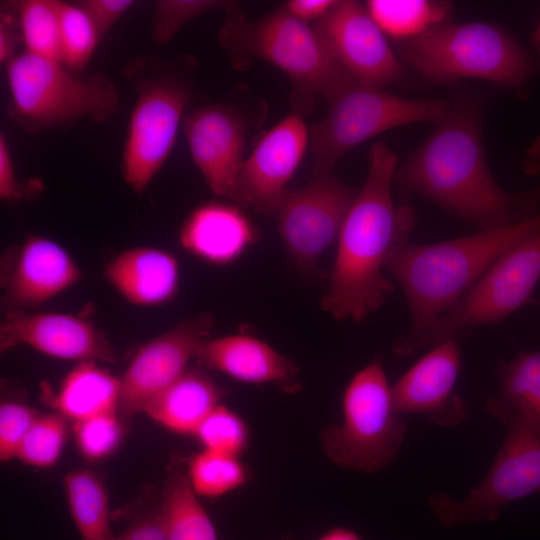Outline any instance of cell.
Masks as SVG:
<instances>
[{
	"label": "cell",
	"mask_w": 540,
	"mask_h": 540,
	"mask_svg": "<svg viewBox=\"0 0 540 540\" xmlns=\"http://www.w3.org/2000/svg\"><path fill=\"white\" fill-rule=\"evenodd\" d=\"M394 185L477 231L525 220L540 200V190L511 194L498 184L485 153L480 109L470 101L452 102L446 117L397 166Z\"/></svg>",
	"instance_id": "cell-1"
},
{
	"label": "cell",
	"mask_w": 540,
	"mask_h": 540,
	"mask_svg": "<svg viewBox=\"0 0 540 540\" xmlns=\"http://www.w3.org/2000/svg\"><path fill=\"white\" fill-rule=\"evenodd\" d=\"M397 166V156L387 145L371 147L366 179L343 223L321 300L322 309L335 319L360 322L393 291L383 269L392 252L409 242L415 225L414 211L393 198Z\"/></svg>",
	"instance_id": "cell-2"
},
{
	"label": "cell",
	"mask_w": 540,
	"mask_h": 540,
	"mask_svg": "<svg viewBox=\"0 0 540 540\" xmlns=\"http://www.w3.org/2000/svg\"><path fill=\"white\" fill-rule=\"evenodd\" d=\"M540 231V212L506 226L431 244L396 248L385 269L402 288L410 327L392 345L393 354L408 358L435 322L446 313L507 250Z\"/></svg>",
	"instance_id": "cell-3"
},
{
	"label": "cell",
	"mask_w": 540,
	"mask_h": 540,
	"mask_svg": "<svg viewBox=\"0 0 540 540\" xmlns=\"http://www.w3.org/2000/svg\"><path fill=\"white\" fill-rule=\"evenodd\" d=\"M188 58L138 55L123 73L136 93L122 154L124 182L142 194L173 150L180 124L194 97Z\"/></svg>",
	"instance_id": "cell-4"
},
{
	"label": "cell",
	"mask_w": 540,
	"mask_h": 540,
	"mask_svg": "<svg viewBox=\"0 0 540 540\" xmlns=\"http://www.w3.org/2000/svg\"><path fill=\"white\" fill-rule=\"evenodd\" d=\"M399 51L405 66L435 84L477 79L519 89L535 70L525 48L507 30L486 21L449 20L401 43Z\"/></svg>",
	"instance_id": "cell-5"
},
{
	"label": "cell",
	"mask_w": 540,
	"mask_h": 540,
	"mask_svg": "<svg viewBox=\"0 0 540 540\" xmlns=\"http://www.w3.org/2000/svg\"><path fill=\"white\" fill-rule=\"evenodd\" d=\"M8 115L27 133L38 134L89 119L103 124L119 108L115 83L101 72L76 76L59 60L26 51L6 64Z\"/></svg>",
	"instance_id": "cell-6"
},
{
	"label": "cell",
	"mask_w": 540,
	"mask_h": 540,
	"mask_svg": "<svg viewBox=\"0 0 540 540\" xmlns=\"http://www.w3.org/2000/svg\"><path fill=\"white\" fill-rule=\"evenodd\" d=\"M218 32L219 43L234 58L253 57L283 71L301 92L328 101L357 83L333 57L314 28L284 7L249 19L237 7L227 9Z\"/></svg>",
	"instance_id": "cell-7"
},
{
	"label": "cell",
	"mask_w": 540,
	"mask_h": 540,
	"mask_svg": "<svg viewBox=\"0 0 540 540\" xmlns=\"http://www.w3.org/2000/svg\"><path fill=\"white\" fill-rule=\"evenodd\" d=\"M343 420L327 425L320 434L326 456L336 465L374 473L399 454L406 424L394 408L381 357L356 372L342 396Z\"/></svg>",
	"instance_id": "cell-8"
},
{
	"label": "cell",
	"mask_w": 540,
	"mask_h": 540,
	"mask_svg": "<svg viewBox=\"0 0 540 540\" xmlns=\"http://www.w3.org/2000/svg\"><path fill=\"white\" fill-rule=\"evenodd\" d=\"M326 116L310 130L313 176L330 175L356 145L389 129L414 123L437 124L452 102L411 98L353 83L328 101Z\"/></svg>",
	"instance_id": "cell-9"
},
{
	"label": "cell",
	"mask_w": 540,
	"mask_h": 540,
	"mask_svg": "<svg viewBox=\"0 0 540 540\" xmlns=\"http://www.w3.org/2000/svg\"><path fill=\"white\" fill-rule=\"evenodd\" d=\"M540 279V231L500 256L444 313L421 342L434 347L473 327L499 324L526 304Z\"/></svg>",
	"instance_id": "cell-10"
},
{
	"label": "cell",
	"mask_w": 540,
	"mask_h": 540,
	"mask_svg": "<svg viewBox=\"0 0 540 540\" xmlns=\"http://www.w3.org/2000/svg\"><path fill=\"white\" fill-rule=\"evenodd\" d=\"M496 458L482 481L461 501L437 493L433 515L445 527L494 522L507 505L540 492V428L511 422Z\"/></svg>",
	"instance_id": "cell-11"
},
{
	"label": "cell",
	"mask_w": 540,
	"mask_h": 540,
	"mask_svg": "<svg viewBox=\"0 0 540 540\" xmlns=\"http://www.w3.org/2000/svg\"><path fill=\"white\" fill-rule=\"evenodd\" d=\"M357 193L332 174L313 176L307 185L287 191L276 216L283 246L295 266L315 271L319 258L337 243Z\"/></svg>",
	"instance_id": "cell-12"
},
{
	"label": "cell",
	"mask_w": 540,
	"mask_h": 540,
	"mask_svg": "<svg viewBox=\"0 0 540 540\" xmlns=\"http://www.w3.org/2000/svg\"><path fill=\"white\" fill-rule=\"evenodd\" d=\"M313 26L333 57L357 83L385 89L405 77V64L365 4L336 1Z\"/></svg>",
	"instance_id": "cell-13"
},
{
	"label": "cell",
	"mask_w": 540,
	"mask_h": 540,
	"mask_svg": "<svg viewBox=\"0 0 540 540\" xmlns=\"http://www.w3.org/2000/svg\"><path fill=\"white\" fill-rule=\"evenodd\" d=\"M213 317H187L142 345L120 377L118 412L144 413L148 405L188 369L202 343L210 338Z\"/></svg>",
	"instance_id": "cell-14"
},
{
	"label": "cell",
	"mask_w": 540,
	"mask_h": 540,
	"mask_svg": "<svg viewBox=\"0 0 540 540\" xmlns=\"http://www.w3.org/2000/svg\"><path fill=\"white\" fill-rule=\"evenodd\" d=\"M81 279V268L61 244L43 235L30 234L2 255L1 306L5 312L32 311Z\"/></svg>",
	"instance_id": "cell-15"
},
{
	"label": "cell",
	"mask_w": 540,
	"mask_h": 540,
	"mask_svg": "<svg viewBox=\"0 0 540 540\" xmlns=\"http://www.w3.org/2000/svg\"><path fill=\"white\" fill-rule=\"evenodd\" d=\"M309 133L303 117L294 112L262 134L241 165L233 203L276 215L303 159Z\"/></svg>",
	"instance_id": "cell-16"
},
{
	"label": "cell",
	"mask_w": 540,
	"mask_h": 540,
	"mask_svg": "<svg viewBox=\"0 0 540 540\" xmlns=\"http://www.w3.org/2000/svg\"><path fill=\"white\" fill-rule=\"evenodd\" d=\"M18 346L78 363L116 358L105 333L84 313L7 311L0 324V350Z\"/></svg>",
	"instance_id": "cell-17"
},
{
	"label": "cell",
	"mask_w": 540,
	"mask_h": 540,
	"mask_svg": "<svg viewBox=\"0 0 540 540\" xmlns=\"http://www.w3.org/2000/svg\"><path fill=\"white\" fill-rule=\"evenodd\" d=\"M182 126L193 162L210 190L233 201L245 159L243 116L233 106L216 102L186 112Z\"/></svg>",
	"instance_id": "cell-18"
},
{
	"label": "cell",
	"mask_w": 540,
	"mask_h": 540,
	"mask_svg": "<svg viewBox=\"0 0 540 540\" xmlns=\"http://www.w3.org/2000/svg\"><path fill=\"white\" fill-rule=\"evenodd\" d=\"M460 367L461 349L455 338L434 346L391 386L396 412L422 415L443 427L462 423L468 407L455 392Z\"/></svg>",
	"instance_id": "cell-19"
},
{
	"label": "cell",
	"mask_w": 540,
	"mask_h": 540,
	"mask_svg": "<svg viewBox=\"0 0 540 540\" xmlns=\"http://www.w3.org/2000/svg\"><path fill=\"white\" fill-rule=\"evenodd\" d=\"M196 358L210 369L246 384H272L285 393L301 390L299 366L267 342L248 334L205 340Z\"/></svg>",
	"instance_id": "cell-20"
},
{
	"label": "cell",
	"mask_w": 540,
	"mask_h": 540,
	"mask_svg": "<svg viewBox=\"0 0 540 540\" xmlns=\"http://www.w3.org/2000/svg\"><path fill=\"white\" fill-rule=\"evenodd\" d=\"M257 239L256 228L239 205L218 201L197 206L179 231L186 252L215 266L237 261Z\"/></svg>",
	"instance_id": "cell-21"
},
{
	"label": "cell",
	"mask_w": 540,
	"mask_h": 540,
	"mask_svg": "<svg viewBox=\"0 0 540 540\" xmlns=\"http://www.w3.org/2000/svg\"><path fill=\"white\" fill-rule=\"evenodd\" d=\"M104 276L126 302L155 307L177 294L180 267L176 256L165 249L135 246L113 257L105 265Z\"/></svg>",
	"instance_id": "cell-22"
},
{
	"label": "cell",
	"mask_w": 540,
	"mask_h": 540,
	"mask_svg": "<svg viewBox=\"0 0 540 540\" xmlns=\"http://www.w3.org/2000/svg\"><path fill=\"white\" fill-rule=\"evenodd\" d=\"M120 390V377L96 361H83L64 376L55 392L44 390V398L57 413L75 422L118 412Z\"/></svg>",
	"instance_id": "cell-23"
},
{
	"label": "cell",
	"mask_w": 540,
	"mask_h": 540,
	"mask_svg": "<svg viewBox=\"0 0 540 540\" xmlns=\"http://www.w3.org/2000/svg\"><path fill=\"white\" fill-rule=\"evenodd\" d=\"M220 390L204 372L187 370L159 394L144 413L167 430L194 435L202 421L219 405Z\"/></svg>",
	"instance_id": "cell-24"
},
{
	"label": "cell",
	"mask_w": 540,
	"mask_h": 540,
	"mask_svg": "<svg viewBox=\"0 0 540 540\" xmlns=\"http://www.w3.org/2000/svg\"><path fill=\"white\" fill-rule=\"evenodd\" d=\"M497 377L498 391L487 400V412L505 425L524 422L540 428V350L501 361Z\"/></svg>",
	"instance_id": "cell-25"
},
{
	"label": "cell",
	"mask_w": 540,
	"mask_h": 540,
	"mask_svg": "<svg viewBox=\"0 0 540 540\" xmlns=\"http://www.w3.org/2000/svg\"><path fill=\"white\" fill-rule=\"evenodd\" d=\"M158 514L168 540H218L211 518L183 471L170 470Z\"/></svg>",
	"instance_id": "cell-26"
},
{
	"label": "cell",
	"mask_w": 540,
	"mask_h": 540,
	"mask_svg": "<svg viewBox=\"0 0 540 540\" xmlns=\"http://www.w3.org/2000/svg\"><path fill=\"white\" fill-rule=\"evenodd\" d=\"M365 6L378 27L399 44L450 20L453 5L437 0H369Z\"/></svg>",
	"instance_id": "cell-27"
},
{
	"label": "cell",
	"mask_w": 540,
	"mask_h": 540,
	"mask_svg": "<svg viewBox=\"0 0 540 540\" xmlns=\"http://www.w3.org/2000/svg\"><path fill=\"white\" fill-rule=\"evenodd\" d=\"M68 507L82 540H113L109 498L93 471L77 469L63 480Z\"/></svg>",
	"instance_id": "cell-28"
},
{
	"label": "cell",
	"mask_w": 540,
	"mask_h": 540,
	"mask_svg": "<svg viewBox=\"0 0 540 540\" xmlns=\"http://www.w3.org/2000/svg\"><path fill=\"white\" fill-rule=\"evenodd\" d=\"M13 6L25 51L61 61L59 1L26 0Z\"/></svg>",
	"instance_id": "cell-29"
},
{
	"label": "cell",
	"mask_w": 540,
	"mask_h": 540,
	"mask_svg": "<svg viewBox=\"0 0 540 540\" xmlns=\"http://www.w3.org/2000/svg\"><path fill=\"white\" fill-rule=\"evenodd\" d=\"M186 475L198 496L213 499L242 487L249 470L238 457L202 450L189 459Z\"/></svg>",
	"instance_id": "cell-30"
},
{
	"label": "cell",
	"mask_w": 540,
	"mask_h": 540,
	"mask_svg": "<svg viewBox=\"0 0 540 540\" xmlns=\"http://www.w3.org/2000/svg\"><path fill=\"white\" fill-rule=\"evenodd\" d=\"M61 62L80 73L102 40L94 22L78 4L59 1Z\"/></svg>",
	"instance_id": "cell-31"
},
{
	"label": "cell",
	"mask_w": 540,
	"mask_h": 540,
	"mask_svg": "<svg viewBox=\"0 0 540 540\" xmlns=\"http://www.w3.org/2000/svg\"><path fill=\"white\" fill-rule=\"evenodd\" d=\"M193 436L203 450L238 458L250 440L249 428L243 418L221 404L202 421Z\"/></svg>",
	"instance_id": "cell-32"
},
{
	"label": "cell",
	"mask_w": 540,
	"mask_h": 540,
	"mask_svg": "<svg viewBox=\"0 0 540 540\" xmlns=\"http://www.w3.org/2000/svg\"><path fill=\"white\" fill-rule=\"evenodd\" d=\"M66 437L64 416L57 412L40 414L24 437L16 458L30 466L51 467L59 459Z\"/></svg>",
	"instance_id": "cell-33"
},
{
	"label": "cell",
	"mask_w": 540,
	"mask_h": 540,
	"mask_svg": "<svg viewBox=\"0 0 540 540\" xmlns=\"http://www.w3.org/2000/svg\"><path fill=\"white\" fill-rule=\"evenodd\" d=\"M235 3L222 0H158L151 24V39L163 45L170 42L191 20L210 12L226 11Z\"/></svg>",
	"instance_id": "cell-34"
},
{
	"label": "cell",
	"mask_w": 540,
	"mask_h": 540,
	"mask_svg": "<svg viewBox=\"0 0 540 540\" xmlns=\"http://www.w3.org/2000/svg\"><path fill=\"white\" fill-rule=\"evenodd\" d=\"M117 413H103L74 422L75 443L84 458L101 460L119 447L124 429Z\"/></svg>",
	"instance_id": "cell-35"
},
{
	"label": "cell",
	"mask_w": 540,
	"mask_h": 540,
	"mask_svg": "<svg viewBox=\"0 0 540 540\" xmlns=\"http://www.w3.org/2000/svg\"><path fill=\"white\" fill-rule=\"evenodd\" d=\"M40 415L39 411L23 403L6 401L0 405V459L16 458L17 451Z\"/></svg>",
	"instance_id": "cell-36"
},
{
	"label": "cell",
	"mask_w": 540,
	"mask_h": 540,
	"mask_svg": "<svg viewBox=\"0 0 540 540\" xmlns=\"http://www.w3.org/2000/svg\"><path fill=\"white\" fill-rule=\"evenodd\" d=\"M94 22L101 38L134 5L132 0H82L77 2Z\"/></svg>",
	"instance_id": "cell-37"
},
{
	"label": "cell",
	"mask_w": 540,
	"mask_h": 540,
	"mask_svg": "<svg viewBox=\"0 0 540 540\" xmlns=\"http://www.w3.org/2000/svg\"><path fill=\"white\" fill-rule=\"evenodd\" d=\"M26 188L19 182L7 139L0 134V197L7 202L22 200L26 197Z\"/></svg>",
	"instance_id": "cell-38"
},
{
	"label": "cell",
	"mask_w": 540,
	"mask_h": 540,
	"mask_svg": "<svg viewBox=\"0 0 540 540\" xmlns=\"http://www.w3.org/2000/svg\"><path fill=\"white\" fill-rule=\"evenodd\" d=\"M113 540H168L159 514L149 513L134 519L127 529Z\"/></svg>",
	"instance_id": "cell-39"
},
{
	"label": "cell",
	"mask_w": 540,
	"mask_h": 540,
	"mask_svg": "<svg viewBox=\"0 0 540 540\" xmlns=\"http://www.w3.org/2000/svg\"><path fill=\"white\" fill-rule=\"evenodd\" d=\"M336 4V0H290L284 9L300 21L309 24L323 19Z\"/></svg>",
	"instance_id": "cell-40"
},
{
	"label": "cell",
	"mask_w": 540,
	"mask_h": 540,
	"mask_svg": "<svg viewBox=\"0 0 540 540\" xmlns=\"http://www.w3.org/2000/svg\"><path fill=\"white\" fill-rule=\"evenodd\" d=\"M16 28H19L18 19L12 13L1 12L0 17V62L7 64L15 54L17 42L21 39Z\"/></svg>",
	"instance_id": "cell-41"
},
{
	"label": "cell",
	"mask_w": 540,
	"mask_h": 540,
	"mask_svg": "<svg viewBox=\"0 0 540 540\" xmlns=\"http://www.w3.org/2000/svg\"><path fill=\"white\" fill-rule=\"evenodd\" d=\"M522 167L528 175H540V137L526 150Z\"/></svg>",
	"instance_id": "cell-42"
},
{
	"label": "cell",
	"mask_w": 540,
	"mask_h": 540,
	"mask_svg": "<svg viewBox=\"0 0 540 540\" xmlns=\"http://www.w3.org/2000/svg\"><path fill=\"white\" fill-rule=\"evenodd\" d=\"M317 540H362L353 530L345 527H334L326 531Z\"/></svg>",
	"instance_id": "cell-43"
},
{
	"label": "cell",
	"mask_w": 540,
	"mask_h": 540,
	"mask_svg": "<svg viewBox=\"0 0 540 540\" xmlns=\"http://www.w3.org/2000/svg\"><path fill=\"white\" fill-rule=\"evenodd\" d=\"M532 43H533V47L536 51V54L538 56V59L540 61V19L533 31V34H532Z\"/></svg>",
	"instance_id": "cell-44"
}]
</instances>
